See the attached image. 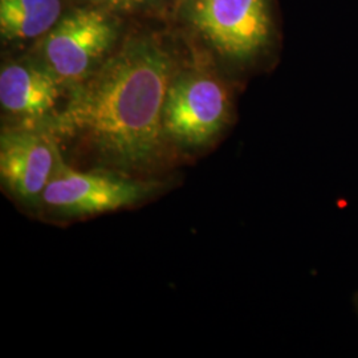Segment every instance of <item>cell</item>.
<instances>
[{"label": "cell", "mask_w": 358, "mask_h": 358, "mask_svg": "<svg viewBox=\"0 0 358 358\" xmlns=\"http://www.w3.org/2000/svg\"><path fill=\"white\" fill-rule=\"evenodd\" d=\"M171 60L150 38H134L75 85L52 131L73 137L110 166L143 170L164 153V106Z\"/></svg>", "instance_id": "cell-1"}, {"label": "cell", "mask_w": 358, "mask_h": 358, "mask_svg": "<svg viewBox=\"0 0 358 358\" xmlns=\"http://www.w3.org/2000/svg\"><path fill=\"white\" fill-rule=\"evenodd\" d=\"M229 97L223 85L202 73L171 80L164 106L167 138L183 148H203L224 128Z\"/></svg>", "instance_id": "cell-2"}, {"label": "cell", "mask_w": 358, "mask_h": 358, "mask_svg": "<svg viewBox=\"0 0 358 358\" xmlns=\"http://www.w3.org/2000/svg\"><path fill=\"white\" fill-rule=\"evenodd\" d=\"M152 192L143 182L96 171H80L59 161L40 198L52 210L68 217L97 215L137 205Z\"/></svg>", "instance_id": "cell-3"}, {"label": "cell", "mask_w": 358, "mask_h": 358, "mask_svg": "<svg viewBox=\"0 0 358 358\" xmlns=\"http://www.w3.org/2000/svg\"><path fill=\"white\" fill-rule=\"evenodd\" d=\"M185 7L192 26L227 57H251L268 41L267 0H186Z\"/></svg>", "instance_id": "cell-4"}, {"label": "cell", "mask_w": 358, "mask_h": 358, "mask_svg": "<svg viewBox=\"0 0 358 358\" xmlns=\"http://www.w3.org/2000/svg\"><path fill=\"white\" fill-rule=\"evenodd\" d=\"M115 36V27L105 13L76 10L50 31L43 47L45 65L62 83L77 85L97 68Z\"/></svg>", "instance_id": "cell-5"}, {"label": "cell", "mask_w": 358, "mask_h": 358, "mask_svg": "<svg viewBox=\"0 0 358 358\" xmlns=\"http://www.w3.org/2000/svg\"><path fill=\"white\" fill-rule=\"evenodd\" d=\"M59 138L35 124L1 133L0 178L4 189L24 203L40 198L62 159Z\"/></svg>", "instance_id": "cell-6"}, {"label": "cell", "mask_w": 358, "mask_h": 358, "mask_svg": "<svg viewBox=\"0 0 358 358\" xmlns=\"http://www.w3.org/2000/svg\"><path fill=\"white\" fill-rule=\"evenodd\" d=\"M62 81L47 65L13 63L0 72V103L10 115L26 124L47 118L60 97Z\"/></svg>", "instance_id": "cell-7"}, {"label": "cell", "mask_w": 358, "mask_h": 358, "mask_svg": "<svg viewBox=\"0 0 358 358\" xmlns=\"http://www.w3.org/2000/svg\"><path fill=\"white\" fill-rule=\"evenodd\" d=\"M60 0H0V31L8 40L38 38L56 26Z\"/></svg>", "instance_id": "cell-8"}, {"label": "cell", "mask_w": 358, "mask_h": 358, "mask_svg": "<svg viewBox=\"0 0 358 358\" xmlns=\"http://www.w3.org/2000/svg\"><path fill=\"white\" fill-rule=\"evenodd\" d=\"M118 1H142V0H118Z\"/></svg>", "instance_id": "cell-9"}]
</instances>
